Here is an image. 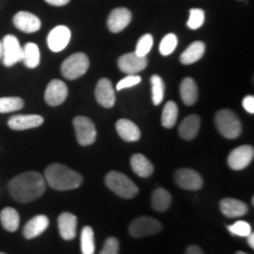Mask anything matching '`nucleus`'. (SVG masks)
<instances>
[{"label":"nucleus","mask_w":254,"mask_h":254,"mask_svg":"<svg viewBox=\"0 0 254 254\" xmlns=\"http://www.w3.org/2000/svg\"><path fill=\"white\" fill-rule=\"evenodd\" d=\"M90 67V59L85 53H74L62 64V74L68 80L80 78Z\"/></svg>","instance_id":"obj_5"},{"label":"nucleus","mask_w":254,"mask_h":254,"mask_svg":"<svg viewBox=\"0 0 254 254\" xmlns=\"http://www.w3.org/2000/svg\"><path fill=\"white\" fill-rule=\"evenodd\" d=\"M131 19L132 14L127 8H114L111 12L109 20H107V26H109V30L113 32V33H119V32L125 30L128 26V24L131 23Z\"/></svg>","instance_id":"obj_16"},{"label":"nucleus","mask_w":254,"mask_h":254,"mask_svg":"<svg viewBox=\"0 0 254 254\" xmlns=\"http://www.w3.org/2000/svg\"><path fill=\"white\" fill-rule=\"evenodd\" d=\"M178 45V39L177 36L173 33L167 34L164 37V39L161 40L160 46H159V51L163 56H170L171 53H173V51L176 50Z\"/></svg>","instance_id":"obj_34"},{"label":"nucleus","mask_w":254,"mask_h":254,"mask_svg":"<svg viewBox=\"0 0 254 254\" xmlns=\"http://www.w3.org/2000/svg\"><path fill=\"white\" fill-rule=\"evenodd\" d=\"M118 66L120 71L126 74H136L147 66V59L146 57L136 56L135 53H126L119 58Z\"/></svg>","instance_id":"obj_13"},{"label":"nucleus","mask_w":254,"mask_h":254,"mask_svg":"<svg viewBox=\"0 0 254 254\" xmlns=\"http://www.w3.org/2000/svg\"><path fill=\"white\" fill-rule=\"evenodd\" d=\"M116 128L120 138L127 142L138 141L141 136L139 127L128 119H120L116 124Z\"/></svg>","instance_id":"obj_20"},{"label":"nucleus","mask_w":254,"mask_h":254,"mask_svg":"<svg viewBox=\"0 0 254 254\" xmlns=\"http://www.w3.org/2000/svg\"><path fill=\"white\" fill-rule=\"evenodd\" d=\"M81 243V253L82 254H94L95 244H94V232L90 226H85L81 231L80 236Z\"/></svg>","instance_id":"obj_30"},{"label":"nucleus","mask_w":254,"mask_h":254,"mask_svg":"<svg viewBox=\"0 0 254 254\" xmlns=\"http://www.w3.org/2000/svg\"><path fill=\"white\" fill-rule=\"evenodd\" d=\"M9 194L15 201L31 202L40 198L46 190L45 178L36 171H28L14 177L8 183Z\"/></svg>","instance_id":"obj_1"},{"label":"nucleus","mask_w":254,"mask_h":254,"mask_svg":"<svg viewBox=\"0 0 254 254\" xmlns=\"http://www.w3.org/2000/svg\"><path fill=\"white\" fill-rule=\"evenodd\" d=\"M247 238H249L247 241H249V245L251 246V249H254V234L251 233Z\"/></svg>","instance_id":"obj_42"},{"label":"nucleus","mask_w":254,"mask_h":254,"mask_svg":"<svg viewBox=\"0 0 254 254\" xmlns=\"http://www.w3.org/2000/svg\"><path fill=\"white\" fill-rule=\"evenodd\" d=\"M200 118L196 114H190L183 120L179 126V135L185 140H193L200 128Z\"/></svg>","instance_id":"obj_22"},{"label":"nucleus","mask_w":254,"mask_h":254,"mask_svg":"<svg viewBox=\"0 0 254 254\" xmlns=\"http://www.w3.org/2000/svg\"><path fill=\"white\" fill-rule=\"evenodd\" d=\"M2 58V43L0 41V60Z\"/></svg>","instance_id":"obj_43"},{"label":"nucleus","mask_w":254,"mask_h":254,"mask_svg":"<svg viewBox=\"0 0 254 254\" xmlns=\"http://www.w3.org/2000/svg\"><path fill=\"white\" fill-rule=\"evenodd\" d=\"M2 63L6 67H11L23 60V47L17 37L8 34L2 39Z\"/></svg>","instance_id":"obj_8"},{"label":"nucleus","mask_w":254,"mask_h":254,"mask_svg":"<svg viewBox=\"0 0 254 254\" xmlns=\"http://www.w3.org/2000/svg\"><path fill=\"white\" fill-rule=\"evenodd\" d=\"M24 107V100L19 97L0 98V113H9L21 110Z\"/></svg>","instance_id":"obj_31"},{"label":"nucleus","mask_w":254,"mask_h":254,"mask_svg":"<svg viewBox=\"0 0 254 254\" xmlns=\"http://www.w3.org/2000/svg\"><path fill=\"white\" fill-rule=\"evenodd\" d=\"M254 158L253 146L243 145L234 148L227 158V164L232 170L241 171L252 163Z\"/></svg>","instance_id":"obj_9"},{"label":"nucleus","mask_w":254,"mask_h":254,"mask_svg":"<svg viewBox=\"0 0 254 254\" xmlns=\"http://www.w3.org/2000/svg\"><path fill=\"white\" fill-rule=\"evenodd\" d=\"M185 254H205L204 251L200 249L199 246L196 245H190L187 247Z\"/></svg>","instance_id":"obj_40"},{"label":"nucleus","mask_w":254,"mask_h":254,"mask_svg":"<svg viewBox=\"0 0 254 254\" xmlns=\"http://www.w3.org/2000/svg\"><path fill=\"white\" fill-rule=\"evenodd\" d=\"M152 46H153V37L151 34H145L136 44L134 53L139 57H146L150 53Z\"/></svg>","instance_id":"obj_35"},{"label":"nucleus","mask_w":254,"mask_h":254,"mask_svg":"<svg viewBox=\"0 0 254 254\" xmlns=\"http://www.w3.org/2000/svg\"><path fill=\"white\" fill-rule=\"evenodd\" d=\"M50 220L46 215H36L31 219L30 221L25 225L24 227V237L26 239H33V238L39 237L40 234H43L46 231V228L49 227Z\"/></svg>","instance_id":"obj_21"},{"label":"nucleus","mask_w":254,"mask_h":254,"mask_svg":"<svg viewBox=\"0 0 254 254\" xmlns=\"http://www.w3.org/2000/svg\"><path fill=\"white\" fill-rule=\"evenodd\" d=\"M78 219L74 214L64 212L58 218L59 233L64 240H73L77 236Z\"/></svg>","instance_id":"obj_18"},{"label":"nucleus","mask_w":254,"mask_h":254,"mask_svg":"<svg viewBox=\"0 0 254 254\" xmlns=\"http://www.w3.org/2000/svg\"><path fill=\"white\" fill-rule=\"evenodd\" d=\"M13 24L18 30L25 32V33H33L40 30L41 21L37 15L30 13V12H18L13 17Z\"/></svg>","instance_id":"obj_17"},{"label":"nucleus","mask_w":254,"mask_h":254,"mask_svg":"<svg viewBox=\"0 0 254 254\" xmlns=\"http://www.w3.org/2000/svg\"><path fill=\"white\" fill-rule=\"evenodd\" d=\"M131 167L133 172L141 178L151 177L154 172V166L150 161V159L139 153L134 154L131 158Z\"/></svg>","instance_id":"obj_23"},{"label":"nucleus","mask_w":254,"mask_h":254,"mask_svg":"<svg viewBox=\"0 0 254 254\" xmlns=\"http://www.w3.org/2000/svg\"><path fill=\"white\" fill-rule=\"evenodd\" d=\"M95 99L105 109H112L116 104V92L109 79L103 78L98 81L95 87Z\"/></svg>","instance_id":"obj_12"},{"label":"nucleus","mask_w":254,"mask_h":254,"mask_svg":"<svg viewBox=\"0 0 254 254\" xmlns=\"http://www.w3.org/2000/svg\"><path fill=\"white\" fill-rule=\"evenodd\" d=\"M141 81V78L136 74H128L127 77L122 79L117 85V90L122 91L124 88H128V87H133L135 85H138L139 82Z\"/></svg>","instance_id":"obj_38"},{"label":"nucleus","mask_w":254,"mask_h":254,"mask_svg":"<svg viewBox=\"0 0 254 254\" xmlns=\"http://www.w3.org/2000/svg\"><path fill=\"white\" fill-rule=\"evenodd\" d=\"M236 254H247V253H245V252H241V251H239V252H237Z\"/></svg>","instance_id":"obj_44"},{"label":"nucleus","mask_w":254,"mask_h":254,"mask_svg":"<svg viewBox=\"0 0 254 254\" xmlns=\"http://www.w3.org/2000/svg\"><path fill=\"white\" fill-rule=\"evenodd\" d=\"M68 95V88L62 80L55 79L50 81L45 91V101L50 106H59L66 100Z\"/></svg>","instance_id":"obj_11"},{"label":"nucleus","mask_w":254,"mask_h":254,"mask_svg":"<svg viewBox=\"0 0 254 254\" xmlns=\"http://www.w3.org/2000/svg\"><path fill=\"white\" fill-rule=\"evenodd\" d=\"M243 106L249 113H251V114L254 113V97L253 95H247V97L244 98Z\"/></svg>","instance_id":"obj_39"},{"label":"nucleus","mask_w":254,"mask_h":254,"mask_svg":"<svg viewBox=\"0 0 254 254\" xmlns=\"http://www.w3.org/2000/svg\"><path fill=\"white\" fill-rule=\"evenodd\" d=\"M178 119V106L174 101H168L165 105L161 116V124L165 128H172L176 125Z\"/></svg>","instance_id":"obj_29"},{"label":"nucleus","mask_w":254,"mask_h":254,"mask_svg":"<svg viewBox=\"0 0 254 254\" xmlns=\"http://www.w3.org/2000/svg\"><path fill=\"white\" fill-rule=\"evenodd\" d=\"M0 221L2 227L8 232H15L19 228L20 224V217L19 213L12 207H6L0 212Z\"/></svg>","instance_id":"obj_27"},{"label":"nucleus","mask_w":254,"mask_h":254,"mask_svg":"<svg viewBox=\"0 0 254 254\" xmlns=\"http://www.w3.org/2000/svg\"><path fill=\"white\" fill-rule=\"evenodd\" d=\"M205 21V12L201 8H190V18L187 20V27L190 30H198L204 25Z\"/></svg>","instance_id":"obj_33"},{"label":"nucleus","mask_w":254,"mask_h":254,"mask_svg":"<svg viewBox=\"0 0 254 254\" xmlns=\"http://www.w3.org/2000/svg\"><path fill=\"white\" fill-rule=\"evenodd\" d=\"M174 180L180 189L198 190L202 187V178L192 168H179L174 174Z\"/></svg>","instance_id":"obj_10"},{"label":"nucleus","mask_w":254,"mask_h":254,"mask_svg":"<svg viewBox=\"0 0 254 254\" xmlns=\"http://www.w3.org/2000/svg\"><path fill=\"white\" fill-rule=\"evenodd\" d=\"M151 85H152V101L154 105L161 104L164 99L165 85L163 79L160 75H152L151 77Z\"/></svg>","instance_id":"obj_32"},{"label":"nucleus","mask_w":254,"mask_h":254,"mask_svg":"<svg viewBox=\"0 0 254 254\" xmlns=\"http://www.w3.org/2000/svg\"><path fill=\"white\" fill-rule=\"evenodd\" d=\"M44 118L38 114H19L8 119V127L14 131H24V129L36 128L43 125Z\"/></svg>","instance_id":"obj_15"},{"label":"nucleus","mask_w":254,"mask_h":254,"mask_svg":"<svg viewBox=\"0 0 254 254\" xmlns=\"http://www.w3.org/2000/svg\"><path fill=\"white\" fill-rule=\"evenodd\" d=\"M205 55V44L202 41H194L193 44L184 51L183 55L180 56V62L184 65H190L194 64L202 58Z\"/></svg>","instance_id":"obj_24"},{"label":"nucleus","mask_w":254,"mask_h":254,"mask_svg":"<svg viewBox=\"0 0 254 254\" xmlns=\"http://www.w3.org/2000/svg\"><path fill=\"white\" fill-rule=\"evenodd\" d=\"M221 213L227 218H240L249 212V206L241 200L234 198H225L220 201Z\"/></svg>","instance_id":"obj_19"},{"label":"nucleus","mask_w":254,"mask_h":254,"mask_svg":"<svg viewBox=\"0 0 254 254\" xmlns=\"http://www.w3.org/2000/svg\"><path fill=\"white\" fill-rule=\"evenodd\" d=\"M0 254H6V253H4V252H0Z\"/></svg>","instance_id":"obj_45"},{"label":"nucleus","mask_w":254,"mask_h":254,"mask_svg":"<svg viewBox=\"0 0 254 254\" xmlns=\"http://www.w3.org/2000/svg\"><path fill=\"white\" fill-rule=\"evenodd\" d=\"M151 202L154 211L165 212L170 208L171 204H172V195L167 190L159 187L152 193Z\"/></svg>","instance_id":"obj_26"},{"label":"nucleus","mask_w":254,"mask_h":254,"mask_svg":"<svg viewBox=\"0 0 254 254\" xmlns=\"http://www.w3.org/2000/svg\"><path fill=\"white\" fill-rule=\"evenodd\" d=\"M180 95H182L184 104H186L187 106H190V105H194L196 103V100H198V86H196L195 81L192 78L187 77L182 81Z\"/></svg>","instance_id":"obj_25"},{"label":"nucleus","mask_w":254,"mask_h":254,"mask_svg":"<svg viewBox=\"0 0 254 254\" xmlns=\"http://www.w3.org/2000/svg\"><path fill=\"white\" fill-rule=\"evenodd\" d=\"M215 125L219 133L227 139H236L241 134L243 126L233 111L221 110L215 114Z\"/></svg>","instance_id":"obj_4"},{"label":"nucleus","mask_w":254,"mask_h":254,"mask_svg":"<svg viewBox=\"0 0 254 254\" xmlns=\"http://www.w3.org/2000/svg\"><path fill=\"white\" fill-rule=\"evenodd\" d=\"M163 230V225L152 217H138L129 225V234L133 238H144L153 236Z\"/></svg>","instance_id":"obj_7"},{"label":"nucleus","mask_w":254,"mask_h":254,"mask_svg":"<svg viewBox=\"0 0 254 254\" xmlns=\"http://www.w3.org/2000/svg\"><path fill=\"white\" fill-rule=\"evenodd\" d=\"M47 4L53 5V6H64L68 4L69 0H45Z\"/></svg>","instance_id":"obj_41"},{"label":"nucleus","mask_w":254,"mask_h":254,"mask_svg":"<svg viewBox=\"0 0 254 254\" xmlns=\"http://www.w3.org/2000/svg\"><path fill=\"white\" fill-rule=\"evenodd\" d=\"M74 125L75 136L79 145L90 146L93 144L97 139V128H95L94 123L87 117L78 116L73 120Z\"/></svg>","instance_id":"obj_6"},{"label":"nucleus","mask_w":254,"mask_h":254,"mask_svg":"<svg viewBox=\"0 0 254 254\" xmlns=\"http://www.w3.org/2000/svg\"><path fill=\"white\" fill-rule=\"evenodd\" d=\"M106 186L111 190H113L116 194L125 199H131L138 194L139 190L134 183L129 179L125 174L117 172V171H111L105 178Z\"/></svg>","instance_id":"obj_3"},{"label":"nucleus","mask_w":254,"mask_h":254,"mask_svg":"<svg viewBox=\"0 0 254 254\" xmlns=\"http://www.w3.org/2000/svg\"><path fill=\"white\" fill-rule=\"evenodd\" d=\"M23 62L28 68H36L40 64V51L36 44L27 43L23 49Z\"/></svg>","instance_id":"obj_28"},{"label":"nucleus","mask_w":254,"mask_h":254,"mask_svg":"<svg viewBox=\"0 0 254 254\" xmlns=\"http://www.w3.org/2000/svg\"><path fill=\"white\" fill-rule=\"evenodd\" d=\"M45 182L57 190H71L82 184V177L77 171L62 164H52L45 171Z\"/></svg>","instance_id":"obj_2"},{"label":"nucleus","mask_w":254,"mask_h":254,"mask_svg":"<svg viewBox=\"0 0 254 254\" xmlns=\"http://www.w3.org/2000/svg\"><path fill=\"white\" fill-rule=\"evenodd\" d=\"M71 40V31L66 26H57L50 32L49 38H47V44L51 51L53 52H60L65 50Z\"/></svg>","instance_id":"obj_14"},{"label":"nucleus","mask_w":254,"mask_h":254,"mask_svg":"<svg viewBox=\"0 0 254 254\" xmlns=\"http://www.w3.org/2000/svg\"><path fill=\"white\" fill-rule=\"evenodd\" d=\"M99 254H119V240L114 237L107 238Z\"/></svg>","instance_id":"obj_37"},{"label":"nucleus","mask_w":254,"mask_h":254,"mask_svg":"<svg viewBox=\"0 0 254 254\" xmlns=\"http://www.w3.org/2000/svg\"><path fill=\"white\" fill-rule=\"evenodd\" d=\"M227 228L232 234L238 237H249L252 233V227L246 221H237L236 224L231 225Z\"/></svg>","instance_id":"obj_36"}]
</instances>
